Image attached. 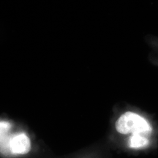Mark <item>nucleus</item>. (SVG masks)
<instances>
[{
	"label": "nucleus",
	"mask_w": 158,
	"mask_h": 158,
	"mask_svg": "<svg viewBox=\"0 0 158 158\" xmlns=\"http://www.w3.org/2000/svg\"><path fill=\"white\" fill-rule=\"evenodd\" d=\"M11 124L7 122H0V151L3 153L10 152L9 147L10 140L11 136H9V131Z\"/></svg>",
	"instance_id": "obj_3"
},
{
	"label": "nucleus",
	"mask_w": 158,
	"mask_h": 158,
	"mask_svg": "<svg viewBox=\"0 0 158 158\" xmlns=\"http://www.w3.org/2000/svg\"><path fill=\"white\" fill-rule=\"evenodd\" d=\"M9 147L10 153L14 155H25L31 149V142L24 133H18L11 136Z\"/></svg>",
	"instance_id": "obj_2"
},
{
	"label": "nucleus",
	"mask_w": 158,
	"mask_h": 158,
	"mask_svg": "<svg viewBox=\"0 0 158 158\" xmlns=\"http://www.w3.org/2000/svg\"><path fill=\"white\" fill-rule=\"evenodd\" d=\"M116 130L124 135H147L152 133V127L145 117L135 112L127 111L117 119Z\"/></svg>",
	"instance_id": "obj_1"
},
{
	"label": "nucleus",
	"mask_w": 158,
	"mask_h": 158,
	"mask_svg": "<svg viewBox=\"0 0 158 158\" xmlns=\"http://www.w3.org/2000/svg\"><path fill=\"white\" fill-rule=\"evenodd\" d=\"M149 144V140L147 135H131L129 138V146L133 149H143Z\"/></svg>",
	"instance_id": "obj_4"
}]
</instances>
